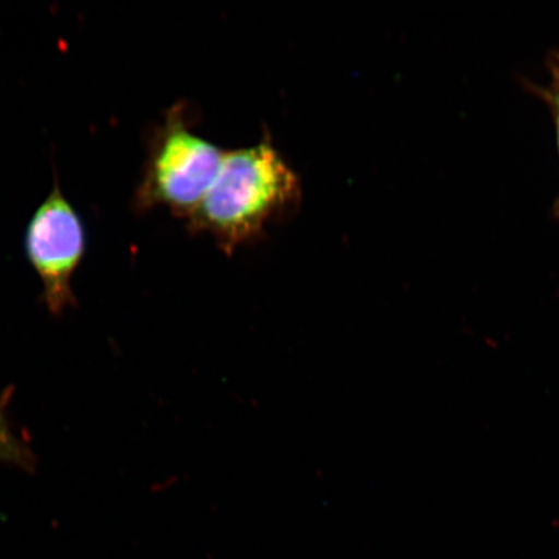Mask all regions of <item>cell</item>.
I'll return each instance as SVG.
<instances>
[{"label": "cell", "mask_w": 559, "mask_h": 559, "mask_svg": "<svg viewBox=\"0 0 559 559\" xmlns=\"http://www.w3.org/2000/svg\"><path fill=\"white\" fill-rule=\"evenodd\" d=\"M86 241L81 216L56 180L25 234L27 261L40 278L41 302L53 317L76 305L72 280L85 257Z\"/></svg>", "instance_id": "obj_3"}, {"label": "cell", "mask_w": 559, "mask_h": 559, "mask_svg": "<svg viewBox=\"0 0 559 559\" xmlns=\"http://www.w3.org/2000/svg\"><path fill=\"white\" fill-rule=\"evenodd\" d=\"M535 93L542 97L551 115L559 153V52L550 56L547 80L543 82V85L535 87Z\"/></svg>", "instance_id": "obj_5"}, {"label": "cell", "mask_w": 559, "mask_h": 559, "mask_svg": "<svg viewBox=\"0 0 559 559\" xmlns=\"http://www.w3.org/2000/svg\"><path fill=\"white\" fill-rule=\"evenodd\" d=\"M223 158L219 146L192 130L186 104L174 105L151 138L135 209L167 207L187 221L214 183Z\"/></svg>", "instance_id": "obj_2"}, {"label": "cell", "mask_w": 559, "mask_h": 559, "mask_svg": "<svg viewBox=\"0 0 559 559\" xmlns=\"http://www.w3.org/2000/svg\"><path fill=\"white\" fill-rule=\"evenodd\" d=\"M11 396V388L7 393L0 395V463L33 473L37 467V457H35L29 443H26L13 430L9 414H7Z\"/></svg>", "instance_id": "obj_4"}, {"label": "cell", "mask_w": 559, "mask_h": 559, "mask_svg": "<svg viewBox=\"0 0 559 559\" xmlns=\"http://www.w3.org/2000/svg\"><path fill=\"white\" fill-rule=\"evenodd\" d=\"M297 174L270 139L225 153L221 170L187 219L194 234H207L227 255L255 240L270 223L299 206Z\"/></svg>", "instance_id": "obj_1"}]
</instances>
